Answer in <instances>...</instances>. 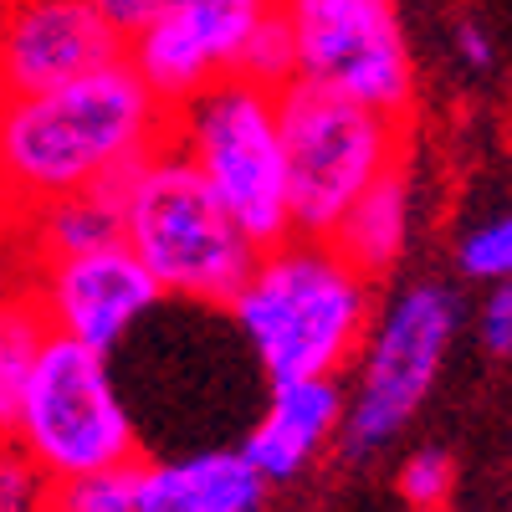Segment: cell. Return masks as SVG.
Segmentation results:
<instances>
[{
    "instance_id": "1",
    "label": "cell",
    "mask_w": 512,
    "mask_h": 512,
    "mask_svg": "<svg viewBox=\"0 0 512 512\" xmlns=\"http://www.w3.org/2000/svg\"><path fill=\"white\" fill-rule=\"evenodd\" d=\"M169 134L175 108L128 57L47 93H11L0 98V200L26 221L41 205L93 190L118 164L159 154Z\"/></svg>"
},
{
    "instance_id": "2",
    "label": "cell",
    "mask_w": 512,
    "mask_h": 512,
    "mask_svg": "<svg viewBox=\"0 0 512 512\" xmlns=\"http://www.w3.org/2000/svg\"><path fill=\"white\" fill-rule=\"evenodd\" d=\"M369 277L333 251V241L292 236L262 251L251 282L231 303V318L256 354L267 384L338 379L369 333Z\"/></svg>"
},
{
    "instance_id": "3",
    "label": "cell",
    "mask_w": 512,
    "mask_h": 512,
    "mask_svg": "<svg viewBox=\"0 0 512 512\" xmlns=\"http://www.w3.org/2000/svg\"><path fill=\"white\" fill-rule=\"evenodd\" d=\"M123 241L139 251L164 297L210 308H231L262 262V246L175 144H164L128 190Z\"/></svg>"
},
{
    "instance_id": "4",
    "label": "cell",
    "mask_w": 512,
    "mask_h": 512,
    "mask_svg": "<svg viewBox=\"0 0 512 512\" xmlns=\"http://www.w3.org/2000/svg\"><path fill=\"white\" fill-rule=\"evenodd\" d=\"M169 144L216 185V195L231 205L241 231L262 251L287 246L297 236L277 93L256 88L246 77H221L195 103L175 108Z\"/></svg>"
},
{
    "instance_id": "5",
    "label": "cell",
    "mask_w": 512,
    "mask_h": 512,
    "mask_svg": "<svg viewBox=\"0 0 512 512\" xmlns=\"http://www.w3.org/2000/svg\"><path fill=\"white\" fill-rule=\"evenodd\" d=\"M282 144H287V190L297 236L328 241L349 205L395 164H405V118L374 113L318 82H287L277 93Z\"/></svg>"
},
{
    "instance_id": "6",
    "label": "cell",
    "mask_w": 512,
    "mask_h": 512,
    "mask_svg": "<svg viewBox=\"0 0 512 512\" xmlns=\"http://www.w3.org/2000/svg\"><path fill=\"white\" fill-rule=\"evenodd\" d=\"M456 328H461V297L446 282H410L384 303V313L364 333L359 384L344 431H338L349 456L384 451L415 420V410L425 405V395L436 390L446 369Z\"/></svg>"
},
{
    "instance_id": "7",
    "label": "cell",
    "mask_w": 512,
    "mask_h": 512,
    "mask_svg": "<svg viewBox=\"0 0 512 512\" xmlns=\"http://www.w3.org/2000/svg\"><path fill=\"white\" fill-rule=\"evenodd\" d=\"M11 436L47 466L52 482L139 461L134 410L108 374V354L52 333L21 395Z\"/></svg>"
},
{
    "instance_id": "8",
    "label": "cell",
    "mask_w": 512,
    "mask_h": 512,
    "mask_svg": "<svg viewBox=\"0 0 512 512\" xmlns=\"http://www.w3.org/2000/svg\"><path fill=\"white\" fill-rule=\"evenodd\" d=\"M297 36V77L374 113L410 118L415 57L400 0H282Z\"/></svg>"
},
{
    "instance_id": "9",
    "label": "cell",
    "mask_w": 512,
    "mask_h": 512,
    "mask_svg": "<svg viewBox=\"0 0 512 512\" xmlns=\"http://www.w3.org/2000/svg\"><path fill=\"white\" fill-rule=\"evenodd\" d=\"M26 282L52 333L77 338V344L98 354H113L134 333V323L149 318L164 297V287L154 282V272L139 262V251L128 241L26 262Z\"/></svg>"
},
{
    "instance_id": "10",
    "label": "cell",
    "mask_w": 512,
    "mask_h": 512,
    "mask_svg": "<svg viewBox=\"0 0 512 512\" xmlns=\"http://www.w3.org/2000/svg\"><path fill=\"white\" fill-rule=\"evenodd\" d=\"M277 6L282 0H175L128 41V62L169 108H185L221 77H236L241 47Z\"/></svg>"
},
{
    "instance_id": "11",
    "label": "cell",
    "mask_w": 512,
    "mask_h": 512,
    "mask_svg": "<svg viewBox=\"0 0 512 512\" xmlns=\"http://www.w3.org/2000/svg\"><path fill=\"white\" fill-rule=\"evenodd\" d=\"M128 57V41L88 0H6L0 6V98L47 93Z\"/></svg>"
},
{
    "instance_id": "12",
    "label": "cell",
    "mask_w": 512,
    "mask_h": 512,
    "mask_svg": "<svg viewBox=\"0 0 512 512\" xmlns=\"http://www.w3.org/2000/svg\"><path fill=\"white\" fill-rule=\"evenodd\" d=\"M349 415V395L333 374L328 379H282L267 390V410L256 415L241 451L272 487L303 477L323 456L328 441H338Z\"/></svg>"
},
{
    "instance_id": "13",
    "label": "cell",
    "mask_w": 512,
    "mask_h": 512,
    "mask_svg": "<svg viewBox=\"0 0 512 512\" xmlns=\"http://www.w3.org/2000/svg\"><path fill=\"white\" fill-rule=\"evenodd\" d=\"M267 477L246 451H195L180 461H144L139 512H262Z\"/></svg>"
},
{
    "instance_id": "14",
    "label": "cell",
    "mask_w": 512,
    "mask_h": 512,
    "mask_svg": "<svg viewBox=\"0 0 512 512\" xmlns=\"http://www.w3.org/2000/svg\"><path fill=\"white\" fill-rule=\"evenodd\" d=\"M410 221H415V190H410V169L395 164L390 175H379L338 221V231L328 236L333 251L349 267H359L369 282L390 277L400 267V256L410 246Z\"/></svg>"
},
{
    "instance_id": "15",
    "label": "cell",
    "mask_w": 512,
    "mask_h": 512,
    "mask_svg": "<svg viewBox=\"0 0 512 512\" xmlns=\"http://www.w3.org/2000/svg\"><path fill=\"white\" fill-rule=\"evenodd\" d=\"M21 241H26V262L98 251V246L123 241V210L113 200H103L98 190H77L67 200H52V205L31 210V216L21 221Z\"/></svg>"
},
{
    "instance_id": "16",
    "label": "cell",
    "mask_w": 512,
    "mask_h": 512,
    "mask_svg": "<svg viewBox=\"0 0 512 512\" xmlns=\"http://www.w3.org/2000/svg\"><path fill=\"white\" fill-rule=\"evenodd\" d=\"M47 338H52V323L41 313L31 282H6L0 287V431L16 425L21 395L36 374Z\"/></svg>"
},
{
    "instance_id": "17",
    "label": "cell",
    "mask_w": 512,
    "mask_h": 512,
    "mask_svg": "<svg viewBox=\"0 0 512 512\" xmlns=\"http://www.w3.org/2000/svg\"><path fill=\"white\" fill-rule=\"evenodd\" d=\"M236 77L256 82V88H267V93H282L287 82H297V36H292L287 6H277L251 31V41L241 47V62H236Z\"/></svg>"
},
{
    "instance_id": "18",
    "label": "cell",
    "mask_w": 512,
    "mask_h": 512,
    "mask_svg": "<svg viewBox=\"0 0 512 512\" xmlns=\"http://www.w3.org/2000/svg\"><path fill=\"white\" fill-rule=\"evenodd\" d=\"M139 472L144 461H123V466H108V472L57 482L52 512H139Z\"/></svg>"
},
{
    "instance_id": "19",
    "label": "cell",
    "mask_w": 512,
    "mask_h": 512,
    "mask_svg": "<svg viewBox=\"0 0 512 512\" xmlns=\"http://www.w3.org/2000/svg\"><path fill=\"white\" fill-rule=\"evenodd\" d=\"M57 482L11 431H0V512H52Z\"/></svg>"
},
{
    "instance_id": "20",
    "label": "cell",
    "mask_w": 512,
    "mask_h": 512,
    "mask_svg": "<svg viewBox=\"0 0 512 512\" xmlns=\"http://www.w3.org/2000/svg\"><path fill=\"white\" fill-rule=\"evenodd\" d=\"M456 262H461V277H472V282H492V287L512 282V205L477 221L461 236Z\"/></svg>"
},
{
    "instance_id": "21",
    "label": "cell",
    "mask_w": 512,
    "mask_h": 512,
    "mask_svg": "<svg viewBox=\"0 0 512 512\" xmlns=\"http://www.w3.org/2000/svg\"><path fill=\"white\" fill-rule=\"evenodd\" d=\"M451 456L446 451H436V446H420V451H410L405 456V466H400V497L410 502V507H441L446 502V492H451Z\"/></svg>"
},
{
    "instance_id": "22",
    "label": "cell",
    "mask_w": 512,
    "mask_h": 512,
    "mask_svg": "<svg viewBox=\"0 0 512 512\" xmlns=\"http://www.w3.org/2000/svg\"><path fill=\"white\" fill-rule=\"evenodd\" d=\"M482 349L497 354V359H512V282H497L487 292V303H482Z\"/></svg>"
},
{
    "instance_id": "23",
    "label": "cell",
    "mask_w": 512,
    "mask_h": 512,
    "mask_svg": "<svg viewBox=\"0 0 512 512\" xmlns=\"http://www.w3.org/2000/svg\"><path fill=\"white\" fill-rule=\"evenodd\" d=\"M451 52H456V62L466 72H492L497 67V41H492V31L477 16H461L451 26Z\"/></svg>"
},
{
    "instance_id": "24",
    "label": "cell",
    "mask_w": 512,
    "mask_h": 512,
    "mask_svg": "<svg viewBox=\"0 0 512 512\" xmlns=\"http://www.w3.org/2000/svg\"><path fill=\"white\" fill-rule=\"evenodd\" d=\"M88 6H93V11H98L123 41H134L154 16H164L169 6H175V0H88Z\"/></svg>"
},
{
    "instance_id": "25",
    "label": "cell",
    "mask_w": 512,
    "mask_h": 512,
    "mask_svg": "<svg viewBox=\"0 0 512 512\" xmlns=\"http://www.w3.org/2000/svg\"><path fill=\"white\" fill-rule=\"evenodd\" d=\"M26 256V241H21V216L0 200V287L11 282V272H16V262Z\"/></svg>"
},
{
    "instance_id": "26",
    "label": "cell",
    "mask_w": 512,
    "mask_h": 512,
    "mask_svg": "<svg viewBox=\"0 0 512 512\" xmlns=\"http://www.w3.org/2000/svg\"><path fill=\"white\" fill-rule=\"evenodd\" d=\"M415 512H446V507H415Z\"/></svg>"
},
{
    "instance_id": "27",
    "label": "cell",
    "mask_w": 512,
    "mask_h": 512,
    "mask_svg": "<svg viewBox=\"0 0 512 512\" xmlns=\"http://www.w3.org/2000/svg\"><path fill=\"white\" fill-rule=\"evenodd\" d=\"M0 6H6V0H0Z\"/></svg>"
}]
</instances>
